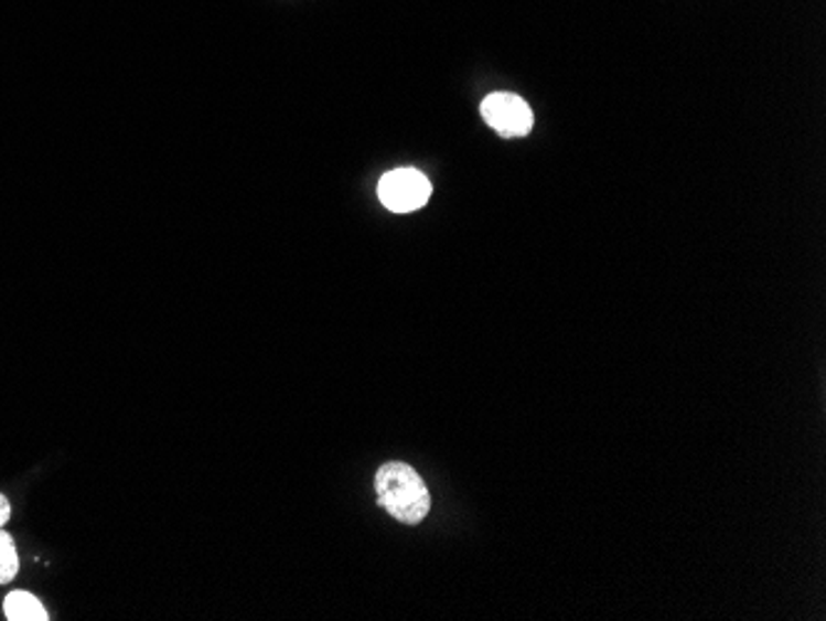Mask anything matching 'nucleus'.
Wrapping results in <instances>:
<instances>
[{
    "instance_id": "39448f33",
    "label": "nucleus",
    "mask_w": 826,
    "mask_h": 621,
    "mask_svg": "<svg viewBox=\"0 0 826 621\" xmlns=\"http://www.w3.org/2000/svg\"><path fill=\"white\" fill-rule=\"evenodd\" d=\"M20 559L13 537H10L3 527H0V585H8L10 579L18 575Z\"/></svg>"
},
{
    "instance_id": "f257e3e1",
    "label": "nucleus",
    "mask_w": 826,
    "mask_h": 621,
    "mask_svg": "<svg viewBox=\"0 0 826 621\" xmlns=\"http://www.w3.org/2000/svg\"><path fill=\"white\" fill-rule=\"evenodd\" d=\"M376 501L394 521L404 525H418L431 511V493L409 463H384L374 478Z\"/></svg>"
},
{
    "instance_id": "423d86ee",
    "label": "nucleus",
    "mask_w": 826,
    "mask_h": 621,
    "mask_svg": "<svg viewBox=\"0 0 826 621\" xmlns=\"http://www.w3.org/2000/svg\"><path fill=\"white\" fill-rule=\"evenodd\" d=\"M8 521H10V503H8V497L0 493V527H3Z\"/></svg>"
},
{
    "instance_id": "7ed1b4c3",
    "label": "nucleus",
    "mask_w": 826,
    "mask_h": 621,
    "mask_svg": "<svg viewBox=\"0 0 826 621\" xmlns=\"http://www.w3.org/2000/svg\"><path fill=\"white\" fill-rule=\"evenodd\" d=\"M379 199L394 213L418 211L431 199V181L416 169L389 171L379 181Z\"/></svg>"
},
{
    "instance_id": "f03ea898",
    "label": "nucleus",
    "mask_w": 826,
    "mask_h": 621,
    "mask_svg": "<svg viewBox=\"0 0 826 621\" xmlns=\"http://www.w3.org/2000/svg\"><path fill=\"white\" fill-rule=\"evenodd\" d=\"M481 115L485 119V125L495 129L497 135L505 139L527 137L535 125L533 109H529L527 101L517 95H509V92L487 95L481 105Z\"/></svg>"
},
{
    "instance_id": "20e7f679",
    "label": "nucleus",
    "mask_w": 826,
    "mask_h": 621,
    "mask_svg": "<svg viewBox=\"0 0 826 621\" xmlns=\"http://www.w3.org/2000/svg\"><path fill=\"white\" fill-rule=\"evenodd\" d=\"M3 612L10 621H47L45 607L30 592H10L3 602Z\"/></svg>"
}]
</instances>
